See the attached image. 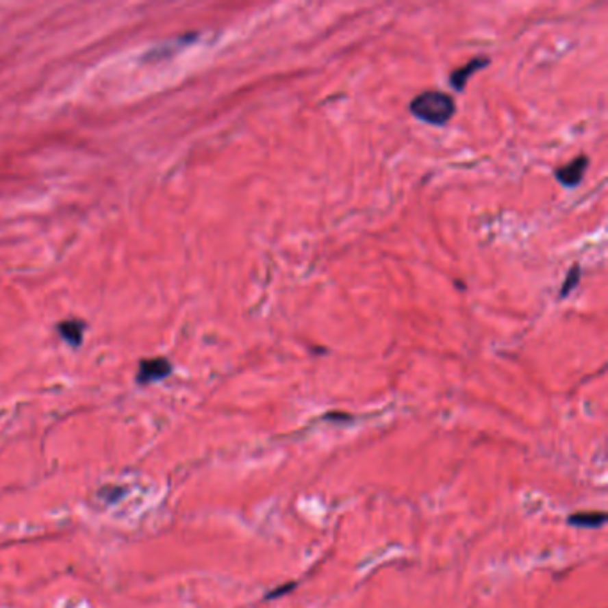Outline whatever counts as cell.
I'll list each match as a JSON object with an SVG mask.
<instances>
[{
  "label": "cell",
  "instance_id": "3957f363",
  "mask_svg": "<svg viewBox=\"0 0 608 608\" xmlns=\"http://www.w3.org/2000/svg\"><path fill=\"white\" fill-rule=\"evenodd\" d=\"M171 373V364L166 359H150L143 361L138 371V382L140 383H152L157 380L166 379Z\"/></svg>",
  "mask_w": 608,
  "mask_h": 608
},
{
  "label": "cell",
  "instance_id": "5b68a950",
  "mask_svg": "<svg viewBox=\"0 0 608 608\" xmlns=\"http://www.w3.org/2000/svg\"><path fill=\"white\" fill-rule=\"evenodd\" d=\"M59 333H61V338L64 341H68L70 344H81L82 341V335H84V325L81 321L77 320H68L63 321V323L58 327Z\"/></svg>",
  "mask_w": 608,
  "mask_h": 608
},
{
  "label": "cell",
  "instance_id": "277c9868",
  "mask_svg": "<svg viewBox=\"0 0 608 608\" xmlns=\"http://www.w3.org/2000/svg\"><path fill=\"white\" fill-rule=\"evenodd\" d=\"M487 64H489V59H485V58L471 59V61H469L466 66L459 68V70H455V72L451 73L450 84L453 86L457 91H462L464 90V86L468 84L469 79L473 77V73L478 72V70H482V68L487 66Z\"/></svg>",
  "mask_w": 608,
  "mask_h": 608
},
{
  "label": "cell",
  "instance_id": "7a4b0ae2",
  "mask_svg": "<svg viewBox=\"0 0 608 608\" xmlns=\"http://www.w3.org/2000/svg\"><path fill=\"white\" fill-rule=\"evenodd\" d=\"M589 166V159L585 155H580V157L572 159L569 164L559 168L557 170V181L562 186H568V188H574V186L580 184V181L585 175V170Z\"/></svg>",
  "mask_w": 608,
  "mask_h": 608
},
{
  "label": "cell",
  "instance_id": "6da1fadb",
  "mask_svg": "<svg viewBox=\"0 0 608 608\" xmlns=\"http://www.w3.org/2000/svg\"><path fill=\"white\" fill-rule=\"evenodd\" d=\"M409 109L418 120L432 125H444L455 114V102L442 91H425L410 102Z\"/></svg>",
  "mask_w": 608,
  "mask_h": 608
},
{
  "label": "cell",
  "instance_id": "8992f818",
  "mask_svg": "<svg viewBox=\"0 0 608 608\" xmlns=\"http://www.w3.org/2000/svg\"><path fill=\"white\" fill-rule=\"evenodd\" d=\"M605 516L603 512H583V514H577V516H571L569 518V523L574 524V527H585V528H594V527H601L605 523Z\"/></svg>",
  "mask_w": 608,
  "mask_h": 608
},
{
  "label": "cell",
  "instance_id": "52a82bcc",
  "mask_svg": "<svg viewBox=\"0 0 608 608\" xmlns=\"http://www.w3.org/2000/svg\"><path fill=\"white\" fill-rule=\"evenodd\" d=\"M580 275H581V273H580V268H578V266H574L571 271H569L568 279L563 280L562 291H560V298L568 296V294L571 293L572 289L577 288L578 282H580Z\"/></svg>",
  "mask_w": 608,
  "mask_h": 608
}]
</instances>
